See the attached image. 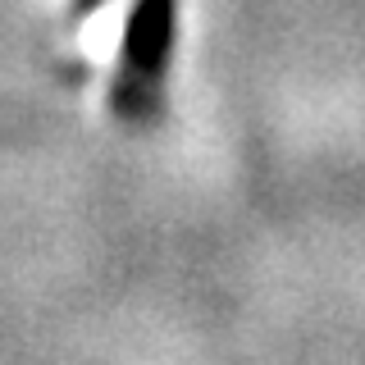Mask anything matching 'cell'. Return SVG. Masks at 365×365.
I'll use <instances>...</instances> for the list:
<instances>
[{"label":"cell","instance_id":"1","mask_svg":"<svg viewBox=\"0 0 365 365\" xmlns=\"http://www.w3.org/2000/svg\"><path fill=\"white\" fill-rule=\"evenodd\" d=\"M169 51H174V0H137L123 28L119 83H114V110L123 119H155Z\"/></svg>","mask_w":365,"mask_h":365}]
</instances>
